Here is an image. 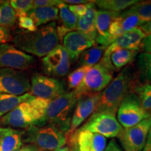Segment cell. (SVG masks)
Masks as SVG:
<instances>
[{
	"label": "cell",
	"mask_w": 151,
	"mask_h": 151,
	"mask_svg": "<svg viewBox=\"0 0 151 151\" xmlns=\"http://www.w3.org/2000/svg\"><path fill=\"white\" fill-rule=\"evenodd\" d=\"M91 1L89 3L87 4H76V5H68V9L71 11L72 14L75 15L77 18H81L86 15V14L88 11L89 7L91 6V4L92 3Z\"/></svg>",
	"instance_id": "d590c367"
},
{
	"label": "cell",
	"mask_w": 151,
	"mask_h": 151,
	"mask_svg": "<svg viewBox=\"0 0 151 151\" xmlns=\"http://www.w3.org/2000/svg\"><path fill=\"white\" fill-rule=\"evenodd\" d=\"M105 47L102 46H94L93 48H90L85 50L81 54L78 60V66L79 67H92L99 62L104 53Z\"/></svg>",
	"instance_id": "603a6c76"
},
{
	"label": "cell",
	"mask_w": 151,
	"mask_h": 151,
	"mask_svg": "<svg viewBox=\"0 0 151 151\" xmlns=\"http://www.w3.org/2000/svg\"><path fill=\"white\" fill-rule=\"evenodd\" d=\"M143 151H151V127L149 129L147 140Z\"/></svg>",
	"instance_id": "7bdbcfd3"
},
{
	"label": "cell",
	"mask_w": 151,
	"mask_h": 151,
	"mask_svg": "<svg viewBox=\"0 0 151 151\" xmlns=\"http://www.w3.org/2000/svg\"><path fill=\"white\" fill-rule=\"evenodd\" d=\"M22 139L43 151H54L67 143L65 134L49 124L27 128L22 132Z\"/></svg>",
	"instance_id": "5b68a950"
},
{
	"label": "cell",
	"mask_w": 151,
	"mask_h": 151,
	"mask_svg": "<svg viewBox=\"0 0 151 151\" xmlns=\"http://www.w3.org/2000/svg\"><path fill=\"white\" fill-rule=\"evenodd\" d=\"M29 78L22 71L0 68V93L20 96L30 90Z\"/></svg>",
	"instance_id": "30bf717a"
},
{
	"label": "cell",
	"mask_w": 151,
	"mask_h": 151,
	"mask_svg": "<svg viewBox=\"0 0 151 151\" xmlns=\"http://www.w3.org/2000/svg\"><path fill=\"white\" fill-rule=\"evenodd\" d=\"M104 151H122L120 148L117 141L115 139H112L109 141V144L106 145V147Z\"/></svg>",
	"instance_id": "ab89813d"
},
{
	"label": "cell",
	"mask_w": 151,
	"mask_h": 151,
	"mask_svg": "<svg viewBox=\"0 0 151 151\" xmlns=\"http://www.w3.org/2000/svg\"><path fill=\"white\" fill-rule=\"evenodd\" d=\"M50 101L31 94L25 101L1 117V122L12 127L25 129L33 126L45 125V110Z\"/></svg>",
	"instance_id": "7a4b0ae2"
},
{
	"label": "cell",
	"mask_w": 151,
	"mask_h": 151,
	"mask_svg": "<svg viewBox=\"0 0 151 151\" xmlns=\"http://www.w3.org/2000/svg\"><path fill=\"white\" fill-rule=\"evenodd\" d=\"M80 129L99 134L105 138H118L121 134L123 127L114 115L106 112H97L92 113L88 121L81 126Z\"/></svg>",
	"instance_id": "52a82bcc"
},
{
	"label": "cell",
	"mask_w": 151,
	"mask_h": 151,
	"mask_svg": "<svg viewBox=\"0 0 151 151\" xmlns=\"http://www.w3.org/2000/svg\"><path fill=\"white\" fill-rule=\"evenodd\" d=\"M66 136L71 151H104L106 147V138L80 128Z\"/></svg>",
	"instance_id": "8fae6325"
},
{
	"label": "cell",
	"mask_w": 151,
	"mask_h": 151,
	"mask_svg": "<svg viewBox=\"0 0 151 151\" xmlns=\"http://www.w3.org/2000/svg\"><path fill=\"white\" fill-rule=\"evenodd\" d=\"M15 151H41V150H39V148H37V147L33 146V145H27V146L21 147L20 149L18 150H16Z\"/></svg>",
	"instance_id": "ee69618b"
},
{
	"label": "cell",
	"mask_w": 151,
	"mask_h": 151,
	"mask_svg": "<svg viewBox=\"0 0 151 151\" xmlns=\"http://www.w3.org/2000/svg\"><path fill=\"white\" fill-rule=\"evenodd\" d=\"M96 13L97 10L93 1L86 15L78 19V22L76 27L77 31L83 33L90 39L93 42L94 46H96V37H97L95 28Z\"/></svg>",
	"instance_id": "ffe728a7"
},
{
	"label": "cell",
	"mask_w": 151,
	"mask_h": 151,
	"mask_svg": "<svg viewBox=\"0 0 151 151\" xmlns=\"http://www.w3.org/2000/svg\"><path fill=\"white\" fill-rule=\"evenodd\" d=\"M3 1H0V4H1V3H2V2H3Z\"/></svg>",
	"instance_id": "bcb514c9"
},
{
	"label": "cell",
	"mask_w": 151,
	"mask_h": 151,
	"mask_svg": "<svg viewBox=\"0 0 151 151\" xmlns=\"http://www.w3.org/2000/svg\"><path fill=\"white\" fill-rule=\"evenodd\" d=\"M17 14L10 1H4L0 4V27L9 28L13 27L17 20Z\"/></svg>",
	"instance_id": "4316f807"
},
{
	"label": "cell",
	"mask_w": 151,
	"mask_h": 151,
	"mask_svg": "<svg viewBox=\"0 0 151 151\" xmlns=\"http://www.w3.org/2000/svg\"><path fill=\"white\" fill-rule=\"evenodd\" d=\"M128 9L138 15L143 24L151 21V2H141L139 1Z\"/></svg>",
	"instance_id": "4dcf8cb0"
},
{
	"label": "cell",
	"mask_w": 151,
	"mask_h": 151,
	"mask_svg": "<svg viewBox=\"0 0 151 151\" xmlns=\"http://www.w3.org/2000/svg\"><path fill=\"white\" fill-rule=\"evenodd\" d=\"M11 39H12V38H11L9 29L0 27V45L8 43Z\"/></svg>",
	"instance_id": "74e56055"
},
{
	"label": "cell",
	"mask_w": 151,
	"mask_h": 151,
	"mask_svg": "<svg viewBox=\"0 0 151 151\" xmlns=\"http://www.w3.org/2000/svg\"><path fill=\"white\" fill-rule=\"evenodd\" d=\"M18 20L19 27L21 29L25 30V32H34L37 30V27H36L33 20L28 16L18 17Z\"/></svg>",
	"instance_id": "e575fe53"
},
{
	"label": "cell",
	"mask_w": 151,
	"mask_h": 151,
	"mask_svg": "<svg viewBox=\"0 0 151 151\" xmlns=\"http://www.w3.org/2000/svg\"><path fill=\"white\" fill-rule=\"evenodd\" d=\"M137 72L141 83L151 85V55L143 52L138 57Z\"/></svg>",
	"instance_id": "d4e9b609"
},
{
	"label": "cell",
	"mask_w": 151,
	"mask_h": 151,
	"mask_svg": "<svg viewBox=\"0 0 151 151\" xmlns=\"http://www.w3.org/2000/svg\"><path fill=\"white\" fill-rule=\"evenodd\" d=\"M134 94L139 98L143 108L151 113V85L148 83L138 85L135 88Z\"/></svg>",
	"instance_id": "f546056e"
},
{
	"label": "cell",
	"mask_w": 151,
	"mask_h": 151,
	"mask_svg": "<svg viewBox=\"0 0 151 151\" xmlns=\"http://www.w3.org/2000/svg\"><path fill=\"white\" fill-rule=\"evenodd\" d=\"M27 16L32 19L36 27H38L58 20L59 18V9L58 7L33 9L27 13Z\"/></svg>",
	"instance_id": "7402d4cb"
},
{
	"label": "cell",
	"mask_w": 151,
	"mask_h": 151,
	"mask_svg": "<svg viewBox=\"0 0 151 151\" xmlns=\"http://www.w3.org/2000/svg\"><path fill=\"white\" fill-rule=\"evenodd\" d=\"M117 113L118 121L124 129L133 127L151 116V113L143 108L134 93L130 94L122 101Z\"/></svg>",
	"instance_id": "ba28073f"
},
{
	"label": "cell",
	"mask_w": 151,
	"mask_h": 151,
	"mask_svg": "<svg viewBox=\"0 0 151 151\" xmlns=\"http://www.w3.org/2000/svg\"><path fill=\"white\" fill-rule=\"evenodd\" d=\"M150 127L151 116L133 127L123 128L118 139L124 150L143 151Z\"/></svg>",
	"instance_id": "7c38bea8"
},
{
	"label": "cell",
	"mask_w": 151,
	"mask_h": 151,
	"mask_svg": "<svg viewBox=\"0 0 151 151\" xmlns=\"http://www.w3.org/2000/svg\"><path fill=\"white\" fill-rule=\"evenodd\" d=\"M141 83L137 69L128 65L120 71L102 92L94 113L106 112L116 116L122 101L134 93L135 88Z\"/></svg>",
	"instance_id": "6da1fadb"
},
{
	"label": "cell",
	"mask_w": 151,
	"mask_h": 151,
	"mask_svg": "<svg viewBox=\"0 0 151 151\" xmlns=\"http://www.w3.org/2000/svg\"><path fill=\"white\" fill-rule=\"evenodd\" d=\"M91 1H87V0H62V2L66 4L70 5H76L81 4H87L89 3Z\"/></svg>",
	"instance_id": "60d3db41"
},
{
	"label": "cell",
	"mask_w": 151,
	"mask_h": 151,
	"mask_svg": "<svg viewBox=\"0 0 151 151\" xmlns=\"http://www.w3.org/2000/svg\"><path fill=\"white\" fill-rule=\"evenodd\" d=\"M29 92L20 96L0 93V118L5 116L30 97Z\"/></svg>",
	"instance_id": "cb8c5ba5"
},
{
	"label": "cell",
	"mask_w": 151,
	"mask_h": 151,
	"mask_svg": "<svg viewBox=\"0 0 151 151\" xmlns=\"http://www.w3.org/2000/svg\"><path fill=\"white\" fill-rule=\"evenodd\" d=\"M139 51L122 48L107 47L101 61L113 72L122 70L134 61Z\"/></svg>",
	"instance_id": "2e32d148"
},
{
	"label": "cell",
	"mask_w": 151,
	"mask_h": 151,
	"mask_svg": "<svg viewBox=\"0 0 151 151\" xmlns=\"http://www.w3.org/2000/svg\"><path fill=\"white\" fill-rule=\"evenodd\" d=\"M35 58L9 43L0 45V68L26 70L35 64Z\"/></svg>",
	"instance_id": "4fadbf2b"
},
{
	"label": "cell",
	"mask_w": 151,
	"mask_h": 151,
	"mask_svg": "<svg viewBox=\"0 0 151 151\" xmlns=\"http://www.w3.org/2000/svg\"><path fill=\"white\" fill-rule=\"evenodd\" d=\"M141 49L146 53L151 55V35L146 36L141 43Z\"/></svg>",
	"instance_id": "f35d334b"
},
{
	"label": "cell",
	"mask_w": 151,
	"mask_h": 151,
	"mask_svg": "<svg viewBox=\"0 0 151 151\" xmlns=\"http://www.w3.org/2000/svg\"><path fill=\"white\" fill-rule=\"evenodd\" d=\"M10 4L16 11L18 18L27 16V13L33 9L32 0H11Z\"/></svg>",
	"instance_id": "d6a6232c"
},
{
	"label": "cell",
	"mask_w": 151,
	"mask_h": 151,
	"mask_svg": "<svg viewBox=\"0 0 151 151\" xmlns=\"http://www.w3.org/2000/svg\"><path fill=\"white\" fill-rule=\"evenodd\" d=\"M22 132L11 127H0V151H15L21 148Z\"/></svg>",
	"instance_id": "44dd1931"
},
{
	"label": "cell",
	"mask_w": 151,
	"mask_h": 151,
	"mask_svg": "<svg viewBox=\"0 0 151 151\" xmlns=\"http://www.w3.org/2000/svg\"><path fill=\"white\" fill-rule=\"evenodd\" d=\"M45 72L49 75L64 77L69 72L71 60L69 55L62 45H58L42 59Z\"/></svg>",
	"instance_id": "5bb4252c"
},
{
	"label": "cell",
	"mask_w": 151,
	"mask_h": 151,
	"mask_svg": "<svg viewBox=\"0 0 151 151\" xmlns=\"http://www.w3.org/2000/svg\"><path fill=\"white\" fill-rule=\"evenodd\" d=\"M77 99L73 90L50 101L45 110L46 124H51L67 134L70 129Z\"/></svg>",
	"instance_id": "277c9868"
},
{
	"label": "cell",
	"mask_w": 151,
	"mask_h": 151,
	"mask_svg": "<svg viewBox=\"0 0 151 151\" xmlns=\"http://www.w3.org/2000/svg\"><path fill=\"white\" fill-rule=\"evenodd\" d=\"M146 36L140 27H136L131 31L123 34L109 46L110 48H122L139 51L141 43ZM109 47V46H108Z\"/></svg>",
	"instance_id": "d6986e66"
},
{
	"label": "cell",
	"mask_w": 151,
	"mask_h": 151,
	"mask_svg": "<svg viewBox=\"0 0 151 151\" xmlns=\"http://www.w3.org/2000/svg\"><path fill=\"white\" fill-rule=\"evenodd\" d=\"M62 2V0H34L33 9L42 7H58Z\"/></svg>",
	"instance_id": "8d00e7d4"
},
{
	"label": "cell",
	"mask_w": 151,
	"mask_h": 151,
	"mask_svg": "<svg viewBox=\"0 0 151 151\" xmlns=\"http://www.w3.org/2000/svg\"><path fill=\"white\" fill-rule=\"evenodd\" d=\"M54 151H71V150L69 146H65L63 147H61V148L57 149V150H54Z\"/></svg>",
	"instance_id": "f6af8a7d"
},
{
	"label": "cell",
	"mask_w": 151,
	"mask_h": 151,
	"mask_svg": "<svg viewBox=\"0 0 151 151\" xmlns=\"http://www.w3.org/2000/svg\"><path fill=\"white\" fill-rule=\"evenodd\" d=\"M62 43L71 62L78 61L82 52L94 46L90 39L77 30L67 34Z\"/></svg>",
	"instance_id": "e0dca14e"
},
{
	"label": "cell",
	"mask_w": 151,
	"mask_h": 151,
	"mask_svg": "<svg viewBox=\"0 0 151 151\" xmlns=\"http://www.w3.org/2000/svg\"><path fill=\"white\" fill-rule=\"evenodd\" d=\"M58 8L59 9V16L62 22L61 25L69 32L74 31L78 18L69 10L68 5L65 3L62 2L58 6Z\"/></svg>",
	"instance_id": "f1b7e54d"
},
{
	"label": "cell",
	"mask_w": 151,
	"mask_h": 151,
	"mask_svg": "<svg viewBox=\"0 0 151 151\" xmlns=\"http://www.w3.org/2000/svg\"><path fill=\"white\" fill-rule=\"evenodd\" d=\"M118 20L124 33L143 25L142 22L138 15L130 11L128 9L123 12H120Z\"/></svg>",
	"instance_id": "83f0119b"
},
{
	"label": "cell",
	"mask_w": 151,
	"mask_h": 151,
	"mask_svg": "<svg viewBox=\"0 0 151 151\" xmlns=\"http://www.w3.org/2000/svg\"><path fill=\"white\" fill-rule=\"evenodd\" d=\"M139 27L141 28V29L142 30L146 36L151 35V21L146 22Z\"/></svg>",
	"instance_id": "b9f144b4"
},
{
	"label": "cell",
	"mask_w": 151,
	"mask_h": 151,
	"mask_svg": "<svg viewBox=\"0 0 151 151\" xmlns=\"http://www.w3.org/2000/svg\"><path fill=\"white\" fill-rule=\"evenodd\" d=\"M124 34L121 24L118 20V17L115 19L111 24L109 29V46L118 38Z\"/></svg>",
	"instance_id": "836d02e7"
},
{
	"label": "cell",
	"mask_w": 151,
	"mask_h": 151,
	"mask_svg": "<svg viewBox=\"0 0 151 151\" xmlns=\"http://www.w3.org/2000/svg\"><path fill=\"white\" fill-rule=\"evenodd\" d=\"M14 46L26 53L44 58L59 45L55 22L42 26L34 32L18 34L13 39Z\"/></svg>",
	"instance_id": "3957f363"
},
{
	"label": "cell",
	"mask_w": 151,
	"mask_h": 151,
	"mask_svg": "<svg viewBox=\"0 0 151 151\" xmlns=\"http://www.w3.org/2000/svg\"><path fill=\"white\" fill-rule=\"evenodd\" d=\"M138 1L137 0H97L94 1V3L101 10L120 13V11L134 5Z\"/></svg>",
	"instance_id": "484cf974"
},
{
	"label": "cell",
	"mask_w": 151,
	"mask_h": 151,
	"mask_svg": "<svg viewBox=\"0 0 151 151\" xmlns=\"http://www.w3.org/2000/svg\"><path fill=\"white\" fill-rule=\"evenodd\" d=\"M113 74V71L99 61L87 71L81 83L74 90L77 98L83 94L102 91L112 81Z\"/></svg>",
	"instance_id": "8992f818"
},
{
	"label": "cell",
	"mask_w": 151,
	"mask_h": 151,
	"mask_svg": "<svg viewBox=\"0 0 151 151\" xmlns=\"http://www.w3.org/2000/svg\"><path fill=\"white\" fill-rule=\"evenodd\" d=\"M30 85L29 93L41 99L52 101L67 93L65 83L47 76L36 73L32 77Z\"/></svg>",
	"instance_id": "9c48e42d"
},
{
	"label": "cell",
	"mask_w": 151,
	"mask_h": 151,
	"mask_svg": "<svg viewBox=\"0 0 151 151\" xmlns=\"http://www.w3.org/2000/svg\"><path fill=\"white\" fill-rule=\"evenodd\" d=\"M100 92L83 94L78 96L71 118L70 129L67 134L73 133L95 111Z\"/></svg>",
	"instance_id": "9a60e30c"
},
{
	"label": "cell",
	"mask_w": 151,
	"mask_h": 151,
	"mask_svg": "<svg viewBox=\"0 0 151 151\" xmlns=\"http://www.w3.org/2000/svg\"><path fill=\"white\" fill-rule=\"evenodd\" d=\"M120 13L106 10H97L95 17V28L97 32L96 45L106 48L109 44V29L113 20L118 17Z\"/></svg>",
	"instance_id": "ac0fdd59"
},
{
	"label": "cell",
	"mask_w": 151,
	"mask_h": 151,
	"mask_svg": "<svg viewBox=\"0 0 151 151\" xmlns=\"http://www.w3.org/2000/svg\"><path fill=\"white\" fill-rule=\"evenodd\" d=\"M90 68L91 67H87V66L79 67L71 73H69L67 78L69 89H76L81 83L87 71L89 70Z\"/></svg>",
	"instance_id": "1f68e13d"
}]
</instances>
